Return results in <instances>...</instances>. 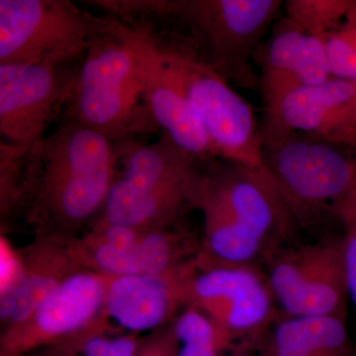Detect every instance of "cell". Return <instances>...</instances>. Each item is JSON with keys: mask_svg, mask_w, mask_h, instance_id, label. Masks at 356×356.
<instances>
[{"mask_svg": "<svg viewBox=\"0 0 356 356\" xmlns=\"http://www.w3.org/2000/svg\"><path fill=\"white\" fill-rule=\"evenodd\" d=\"M175 334L184 346H214V323L197 311L186 312L179 318Z\"/></svg>", "mask_w": 356, "mask_h": 356, "instance_id": "21", "label": "cell"}, {"mask_svg": "<svg viewBox=\"0 0 356 356\" xmlns=\"http://www.w3.org/2000/svg\"><path fill=\"white\" fill-rule=\"evenodd\" d=\"M344 264L348 300L356 312V213L343 224Z\"/></svg>", "mask_w": 356, "mask_h": 356, "instance_id": "23", "label": "cell"}, {"mask_svg": "<svg viewBox=\"0 0 356 356\" xmlns=\"http://www.w3.org/2000/svg\"><path fill=\"white\" fill-rule=\"evenodd\" d=\"M83 56L36 65H0L1 140L29 151L63 114Z\"/></svg>", "mask_w": 356, "mask_h": 356, "instance_id": "10", "label": "cell"}, {"mask_svg": "<svg viewBox=\"0 0 356 356\" xmlns=\"http://www.w3.org/2000/svg\"><path fill=\"white\" fill-rule=\"evenodd\" d=\"M135 346L130 339H118L110 341L108 348L102 356H132Z\"/></svg>", "mask_w": 356, "mask_h": 356, "instance_id": "25", "label": "cell"}, {"mask_svg": "<svg viewBox=\"0 0 356 356\" xmlns=\"http://www.w3.org/2000/svg\"><path fill=\"white\" fill-rule=\"evenodd\" d=\"M266 280L286 317H346L343 238L289 243L266 259Z\"/></svg>", "mask_w": 356, "mask_h": 356, "instance_id": "8", "label": "cell"}, {"mask_svg": "<svg viewBox=\"0 0 356 356\" xmlns=\"http://www.w3.org/2000/svg\"><path fill=\"white\" fill-rule=\"evenodd\" d=\"M138 245L133 250H121L107 243H104L96 250V262L107 273L119 274L121 276L142 274Z\"/></svg>", "mask_w": 356, "mask_h": 356, "instance_id": "22", "label": "cell"}, {"mask_svg": "<svg viewBox=\"0 0 356 356\" xmlns=\"http://www.w3.org/2000/svg\"><path fill=\"white\" fill-rule=\"evenodd\" d=\"M254 58H259V90L264 121L273 116L281 100L301 88L318 86L331 79L324 41L310 36L285 16L273 26L270 38Z\"/></svg>", "mask_w": 356, "mask_h": 356, "instance_id": "13", "label": "cell"}, {"mask_svg": "<svg viewBox=\"0 0 356 356\" xmlns=\"http://www.w3.org/2000/svg\"><path fill=\"white\" fill-rule=\"evenodd\" d=\"M129 29L142 60L147 99L159 130L178 147L201 161L216 159L207 135L186 98L159 69L139 33Z\"/></svg>", "mask_w": 356, "mask_h": 356, "instance_id": "14", "label": "cell"}, {"mask_svg": "<svg viewBox=\"0 0 356 356\" xmlns=\"http://www.w3.org/2000/svg\"><path fill=\"white\" fill-rule=\"evenodd\" d=\"M140 273L156 276L168 268L172 261V248L165 236L151 234L140 241L138 245Z\"/></svg>", "mask_w": 356, "mask_h": 356, "instance_id": "20", "label": "cell"}, {"mask_svg": "<svg viewBox=\"0 0 356 356\" xmlns=\"http://www.w3.org/2000/svg\"><path fill=\"white\" fill-rule=\"evenodd\" d=\"M58 285L48 276L17 278L1 288L0 314L2 318H10L13 322H22L38 312L51 298Z\"/></svg>", "mask_w": 356, "mask_h": 356, "instance_id": "19", "label": "cell"}, {"mask_svg": "<svg viewBox=\"0 0 356 356\" xmlns=\"http://www.w3.org/2000/svg\"><path fill=\"white\" fill-rule=\"evenodd\" d=\"M262 143L304 133L343 147H356V84L331 77L295 89L261 126Z\"/></svg>", "mask_w": 356, "mask_h": 356, "instance_id": "12", "label": "cell"}, {"mask_svg": "<svg viewBox=\"0 0 356 356\" xmlns=\"http://www.w3.org/2000/svg\"><path fill=\"white\" fill-rule=\"evenodd\" d=\"M267 356H350L346 320L339 317H286L273 323Z\"/></svg>", "mask_w": 356, "mask_h": 356, "instance_id": "15", "label": "cell"}, {"mask_svg": "<svg viewBox=\"0 0 356 356\" xmlns=\"http://www.w3.org/2000/svg\"><path fill=\"white\" fill-rule=\"evenodd\" d=\"M346 147L297 132L262 143L261 166L297 226L355 214L356 161Z\"/></svg>", "mask_w": 356, "mask_h": 356, "instance_id": "4", "label": "cell"}, {"mask_svg": "<svg viewBox=\"0 0 356 356\" xmlns=\"http://www.w3.org/2000/svg\"><path fill=\"white\" fill-rule=\"evenodd\" d=\"M355 4V0H288L285 13L307 34L323 38L343 24Z\"/></svg>", "mask_w": 356, "mask_h": 356, "instance_id": "18", "label": "cell"}, {"mask_svg": "<svg viewBox=\"0 0 356 356\" xmlns=\"http://www.w3.org/2000/svg\"><path fill=\"white\" fill-rule=\"evenodd\" d=\"M197 205L209 206L252 236L266 250V259L291 243L298 228L262 166L219 159L206 161Z\"/></svg>", "mask_w": 356, "mask_h": 356, "instance_id": "9", "label": "cell"}, {"mask_svg": "<svg viewBox=\"0 0 356 356\" xmlns=\"http://www.w3.org/2000/svg\"><path fill=\"white\" fill-rule=\"evenodd\" d=\"M108 225V224H107ZM133 228L119 225H108L105 238L108 245L121 250H133L137 248V238Z\"/></svg>", "mask_w": 356, "mask_h": 356, "instance_id": "24", "label": "cell"}, {"mask_svg": "<svg viewBox=\"0 0 356 356\" xmlns=\"http://www.w3.org/2000/svg\"><path fill=\"white\" fill-rule=\"evenodd\" d=\"M353 83L356 84V79L353 81Z\"/></svg>", "mask_w": 356, "mask_h": 356, "instance_id": "28", "label": "cell"}, {"mask_svg": "<svg viewBox=\"0 0 356 356\" xmlns=\"http://www.w3.org/2000/svg\"><path fill=\"white\" fill-rule=\"evenodd\" d=\"M110 341L104 337H93L84 346L86 356H102L108 348Z\"/></svg>", "mask_w": 356, "mask_h": 356, "instance_id": "26", "label": "cell"}, {"mask_svg": "<svg viewBox=\"0 0 356 356\" xmlns=\"http://www.w3.org/2000/svg\"><path fill=\"white\" fill-rule=\"evenodd\" d=\"M149 38L188 51L232 86L259 90L252 65L280 0H93Z\"/></svg>", "mask_w": 356, "mask_h": 356, "instance_id": "1", "label": "cell"}, {"mask_svg": "<svg viewBox=\"0 0 356 356\" xmlns=\"http://www.w3.org/2000/svg\"><path fill=\"white\" fill-rule=\"evenodd\" d=\"M170 301V290L165 281L145 274L120 276L107 292L110 315L132 331H145L159 325Z\"/></svg>", "mask_w": 356, "mask_h": 356, "instance_id": "16", "label": "cell"}, {"mask_svg": "<svg viewBox=\"0 0 356 356\" xmlns=\"http://www.w3.org/2000/svg\"><path fill=\"white\" fill-rule=\"evenodd\" d=\"M178 356H215L214 346H184Z\"/></svg>", "mask_w": 356, "mask_h": 356, "instance_id": "27", "label": "cell"}, {"mask_svg": "<svg viewBox=\"0 0 356 356\" xmlns=\"http://www.w3.org/2000/svg\"><path fill=\"white\" fill-rule=\"evenodd\" d=\"M121 143L62 122L28 151L22 193L40 221L74 225L104 205Z\"/></svg>", "mask_w": 356, "mask_h": 356, "instance_id": "2", "label": "cell"}, {"mask_svg": "<svg viewBox=\"0 0 356 356\" xmlns=\"http://www.w3.org/2000/svg\"><path fill=\"white\" fill-rule=\"evenodd\" d=\"M109 21L70 0H0V65L81 57Z\"/></svg>", "mask_w": 356, "mask_h": 356, "instance_id": "7", "label": "cell"}, {"mask_svg": "<svg viewBox=\"0 0 356 356\" xmlns=\"http://www.w3.org/2000/svg\"><path fill=\"white\" fill-rule=\"evenodd\" d=\"M103 298L104 287L98 278L88 274L72 276L37 312V324L47 334L74 331L95 316Z\"/></svg>", "mask_w": 356, "mask_h": 356, "instance_id": "17", "label": "cell"}, {"mask_svg": "<svg viewBox=\"0 0 356 356\" xmlns=\"http://www.w3.org/2000/svg\"><path fill=\"white\" fill-rule=\"evenodd\" d=\"M126 168L113 181L103 210L108 225L138 228L175 216L184 204L197 203L204 165L163 133L156 142L123 143Z\"/></svg>", "mask_w": 356, "mask_h": 356, "instance_id": "5", "label": "cell"}, {"mask_svg": "<svg viewBox=\"0 0 356 356\" xmlns=\"http://www.w3.org/2000/svg\"><path fill=\"white\" fill-rule=\"evenodd\" d=\"M108 16V25L84 53L62 122L79 124L116 143L129 142L159 128L130 29Z\"/></svg>", "mask_w": 356, "mask_h": 356, "instance_id": "3", "label": "cell"}, {"mask_svg": "<svg viewBox=\"0 0 356 356\" xmlns=\"http://www.w3.org/2000/svg\"><path fill=\"white\" fill-rule=\"evenodd\" d=\"M188 292L232 336L254 337L275 322L273 293L257 266L217 264L192 280Z\"/></svg>", "mask_w": 356, "mask_h": 356, "instance_id": "11", "label": "cell"}, {"mask_svg": "<svg viewBox=\"0 0 356 356\" xmlns=\"http://www.w3.org/2000/svg\"><path fill=\"white\" fill-rule=\"evenodd\" d=\"M137 33L159 69L191 104L215 158L261 168V130L252 105L188 51Z\"/></svg>", "mask_w": 356, "mask_h": 356, "instance_id": "6", "label": "cell"}]
</instances>
